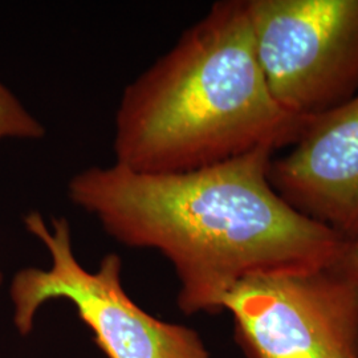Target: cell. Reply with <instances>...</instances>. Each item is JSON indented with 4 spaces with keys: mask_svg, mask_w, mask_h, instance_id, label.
<instances>
[{
    "mask_svg": "<svg viewBox=\"0 0 358 358\" xmlns=\"http://www.w3.org/2000/svg\"><path fill=\"white\" fill-rule=\"evenodd\" d=\"M327 269L334 276L358 285V236L345 241L340 254Z\"/></svg>",
    "mask_w": 358,
    "mask_h": 358,
    "instance_id": "obj_8",
    "label": "cell"
},
{
    "mask_svg": "<svg viewBox=\"0 0 358 358\" xmlns=\"http://www.w3.org/2000/svg\"><path fill=\"white\" fill-rule=\"evenodd\" d=\"M222 307L247 358H358V285L327 268L245 278Z\"/></svg>",
    "mask_w": 358,
    "mask_h": 358,
    "instance_id": "obj_5",
    "label": "cell"
},
{
    "mask_svg": "<svg viewBox=\"0 0 358 358\" xmlns=\"http://www.w3.org/2000/svg\"><path fill=\"white\" fill-rule=\"evenodd\" d=\"M268 178L282 199L344 239L358 236V94L308 118Z\"/></svg>",
    "mask_w": 358,
    "mask_h": 358,
    "instance_id": "obj_6",
    "label": "cell"
},
{
    "mask_svg": "<svg viewBox=\"0 0 358 358\" xmlns=\"http://www.w3.org/2000/svg\"><path fill=\"white\" fill-rule=\"evenodd\" d=\"M44 134L43 125L0 83V140L7 137L38 140Z\"/></svg>",
    "mask_w": 358,
    "mask_h": 358,
    "instance_id": "obj_7",
    "label": "cell"
},
{
    "mask_svg": "<svg viewBox=\"0 0 358 358\" xmlns=\"http://www.w3.org/2000/svg\"><path fill=\"white\" fill-rule=\"evenodd\" d=\"M24 223L50 251L52 266L23 269L13 279L15 324L23 336L31 332L38 308L65 299L108 358H210L198 333L154 319L129 297L115 254L105 256L99 269L90 272L75 257L65 217H53L52 230L38 213L28 214Z\"/></svg>",
    "mask_w": 358,
    "mask_h": 358,
    "instance_id": "obj_3",
    "label": "cell"
},
{
    "mask_svg": "<svg viewBox=\"0 0 358 358\" xmlns=\"http://www.w3.org/2000/svg\"><path fill=\"white\" fill-rule=\"evenodd\" d=\"M306 121L269 92L247 0L217 1L122 92L115 164L148 174L194 171L259 148H289Z\"/></svg>",
    "mask_w": 358,
    "mask_h": 358,
    "instance_id": "obj_2",
    "label": "cell"
},
{
    "mask_svg": "<svg viewBox=\"0 0 358 358\" xmlns=\"http://www.w3.org/2000/svg\"><path fill=\"white\" fill-rule=\"evenodd\" d=\"M0 282H1V273H0Z\"/></svg>",
    "mask_w": 358,
    "mask_h": 358,
    "instance_id": "obj_9",
    "label": "cell"
},
{
    "mask_svg": "<svg viewBox=\"0 0 358 358\" xmlns=\"http://www.w3.org/2000/svg\"><path fill=\"white\" fill-rule=\"evenodd\" d=\"M273 153L259 148L177 174L88 167L69 179L68 198L118 242L165 256L186 315H215L245 278L328 268L345 243L275 192L268 178Z\"/></svg>",
    "mask_w": 358,
    "mask_h": 358,
    "instance_id": "obj_1",
    "label": "cell"
},
{
    "mask_svg": "<svg viewBox=\"0 0 358 358\" xmlns=\"http://www.w3.org/2000/svg\"><path fill=\"white\" fill-rule=\"evenodd\" d=\"M273 100L312 118L358 94V0H247Z\"/></svg>",
    "mask_w": 358,
    "mask_h": 358,
    "instance_id": "obj_4",
    "label": "cell"
}]
</instances>
